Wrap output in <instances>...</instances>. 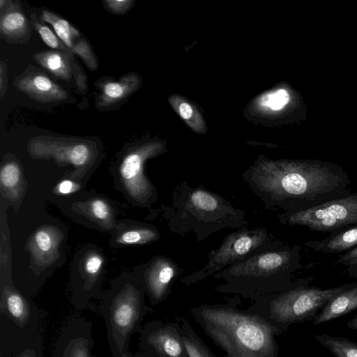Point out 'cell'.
Instances as JSON below:
<instances>
[{
    "label": "cell",
    "instance_id": "1",
    "mask_svg": "<svg viewBox=\"0 0 357 357\" xmlns=\"http://www.w3.org/2000/svg\"><path fill=\"white\" fill-rule=\"evenodd\" d=\"M267 209L295 212L351 192L347 172L334 164L260 159L243 174Z\"/></svg>",
    "mask_w": 357,
    "mask_h": 357
},
{
    "label": "cell",
    "instance_id": "2",
    "mask_svg": "<svg viewBox=\"0 0 357 357\" xmlns=\"http://www.w3.org/2000/svg\"><path fill=\"white\" fill-rule=\"evenodd\" d=\"M301 250L297 245L282 243L255 252L214 274L221 281L214 289L257 301L307 285L306 280L296 278L303 266Z\"/></svg>",
    "mask_w": 357,
    "mask_h": 357
},
{
    "label": "cell",
    "instance_id": "3",
    "mask_svg": "<svg viewBox=\"0 0 357 357\" xmlns=\"http://www.w3.org/2000/svg\"><path fill=\"white\" fill-rule=\"evenodd\" d=\"M190 313L226 357H278L282 333L259 314L226 305L201 304Z\"/></svg>",
    "mask_w": 357,
    "mask_h": 357
},
{
    "label": "cell",
    "instance_id": "4",
    "mask_svg": "<svg viewBox=\"0 0 357 357\" xmlns=\"http://www.w3.org/2000/svg\"><path fill=\"white\" fill-rule=\"evenodd\" d=\"M165 218L172 232L184 236L193 233L201 242L211 234L228 228L244 227L248 223L243 210L203 187H190L183 181L177 185Z\"/></svg>",
    "mask_w": 357,
    "mask_h": 357
},
{
    "label": "cell",
    "instance_id": "5",
    "mask_svg": "<svg viewBox=\"0 0 357 357\" xmlns=\"http://www.w3.org/2000/svg\"><path fill=\"white\" fill-rule=\"evenodd\" d=\"M144 291L139 282H116L100 302L107 339L113 357H134L129 350L132 335L140 333L142 321L153 309L145 303Z\"/></svg>",
    "mask_w": 357,
    "mask_h": 357
},
{
    "label": "cell",
    "instance_id": "6",
    "mask_svg": "<svg viewBox=\"0 0 357 357\" xmlns=\"http://www.w3.org/2000/svg\"><path fill=\"white\" fill-rule=\"evenodd\" d=\"M46 312L12 282L1 277L0 357H10L20 347L45 331Z\"/></svg>",
    "mask_w": 357,
    "mask_h": 357
},
{
    "label": "cell",
    "instance_id": "7",
    "mask_svg": "<svg viewBox=\"0 0 357 357\" xmlns=\"http://www.w3.org/2000/svg\"><path fill=\"white\" fill-rule=\"evenodd\" d=\"M353 283L328 289L299 286L255 301L248 311L260 315L283 333L291 324L313 320L331 298Z\"/></svg>",
    "mask_w": 357,
    "mask_h": 357
},
{
    "label": "cell",
    "instance_id": "8",
    "mask_svg": "<svg viewBox=\"0 0 357 357\" xmlns=\"http://www.w3.org/2000/svg\"><path fill=\"white\" fill-rule=\"evenodd\" d=\"M282 243V242L277 240L265 227H242L225 236L220 246L208 253V261L205 266L188 275L183 276L181 282L185 286L197 283L255 252Z\"/></svg>",
    "mask_w": 357,
    "mask_h": 357
},
{
    "label": "cell",
    "instance_id": "9",
    "mask_svg": "<svg viewBox=\"0 0 357 357\" xmlns=\"http://www.w3.org/2000/svg\"><path fill=\"white\" fill-rule=\"evenodd\" d=\"M280 223L333 234L357 225V191L304 210L280 213Z\"/></svg>",
    "mask_w": 357,
    "mask_h": 357
},
{
    "label": "cell",
    "instance_id": "10",
    "mask_svg": "<svg viewBox=\"0 0 357 357\" xmlns=\"http://www.w3.org/2000/svg\"><path fill=\"white\" fill-rule=\"evenodd\" d=\"M29 154L35 159H54L61 165H71L78 173L89 169L99 156L97 143L89 138L40 135L27 144Z\"/></svg>",
    "mask_w": 357,
    "mask_h": 357
},
{
    "label": "cell",
    "instance_id": "11",
    "mask_svg": "<svg viewBox=\"0 0 357 357\" xmlns=\"http://www.w3.org/2000/svg\"><path fill=\"white\" fill-rule=\"evenodd\" d=\"M162 145L146 142L130 145L119 166L120 180L131 198L141 204H149L156 199L155 188L144 173L146 160L161 153Z\"/></svg>",
    "mask_w": 357,
    "mask_h": 357
},
{
    "label": "cell",
    "instance_id": "12",
    "mask_svg": "<svg viewBox=\"0 0 357 357\" xmlns=\"http://www.w3.org/2000/svg\"><path fill=\"white\" fill-rule=\"evenodd\" d=\"M141 351L158 357H188L178 324L153 320L146 323L139 333Z\"/></svg>",
    "mask_w": 357,
    "mask_h": 357
},
{
    "label": "cell",
    "instance_id": "13",
    "mask_svg": "<svg viewBox=\"0 0 357 357\" xmlns=\"http://www.w3.org/2000/svg\"><path fill=\"white\" fill-rule=\"evenodd\" d=\"M13 86L30 99L41 103L73 102L70 94L40 67L29 65L15 77Z\"/></svg>",
    "mask_w": 357,
    "mask_h": 357
},
{
    "label": "cell",
    "instance_id": "14",
    "mask_svg": "<svg viewBox=\"0 0 357 357\" xmlns=\"http://www.w3.org/2000/svg\"><path fill=\"white\" fill-rule=\"evenodd\" d=\"M91 321L79 316L68 319L60 329L52 357H96Z\"/></svg>",
    "mask_w": 357,
    "mask_h": 357
},
{
    "label": "cell",
    "instance_id": "15",
    "mask_svg": "<svg viewBox=\"0 0 357 357\" xmlns=\"http://www.w3.org/2000/svg\"><path fill=\"white\" fill-rule=\"evenodd\" d=\"M142 84L141 76L130 72L119 77H103L95 82L98 93L95 98V108L100 112L119 109L136 93Z\"/></svg>",
    "mask_w": 357,
    "mask_h": 357
},
{
    "label": "cell",
    "instance_id": "16",
    "mask_svg": "<svg viewBox=\"0 0 357 357\" xmlns=\"http://www.w3.org/2000/svg\"><path fill=\"white\" fill-rule=\"evenodd\" d=\"M39 17L52 27L60 40L84 61L88 69L96 71L99 68L98 57L89 42L72 24L46 8L41 9Z\"/></svg>",
    "mask_w": 357,
    "mask_h": 357
},
{
    "label": "cell",
    "instance_id": "17",
    "mask_svg": "<svg viewBox=\"0 0 357 357\" xmlns=\"http://www.w3.org/2000/svg\"><path fill=\"white\" fill-rule=\"evenodd\" d=\"M35 62L46 72L64 82L74 81L78 92L88 91L86 76L71 52L43 50L33 54Z\"/></svg>",
    "mask_w": 357,
    "mask_h": 357
},
{
    "label": "cell",
    "instance_id": "18",
    "mask_svg": "<svg viewBox=\"0 0 357 357\" xmlns=\"http://www.w3.org/2000/svg\"><path fill=\"white\" fill-rule=\"evenodd\" d=\"M181 273L182 269L172 259L158 256L145 269L139 282L150 303L155 305L167 297L172 282Z\"/></svg>",
    "mask_w": 357,
    "mask_h": 357
},
{
    "label": "cell",
    "instance_id": "19",
    "mask_svg": "<svg viewBox=\"0 0 357 357\" xmlns=\"http://www.w3.org/2000/svg\"><path fill=\"white\" fill-rule=\"evenodd\" d=\"M32 24L18 1L0 0V36L14 45L26 43L32 33Z\"/></svg>",
    "mask_w": 357,
    "mask_h": 357
},
{
    "label": "cell",
    "instance_id": "20",
    "mask_svg": "<svg viewBox=\"0 0 357 357\" xmlns=\"http://www.w3.org/2000/svg\"><path fill=\"white\" fill-rule=\"evenodd\" d=\"M62 239L61 231L54 227L46 226L36 230L29 242L35 263L47 266L56 260L59 245Z\"/></svg>",
    "mask_w": 357,
    "mask_h": 357
},
{
    "label": "cell",
    "instance_id": "21",
    "mask_svg": "<svg viewBox=\"0 0 357 357\" xmlns=\"http://www.w3.org/2000/svg\"><path fill=\"white\" fill-rule=\"evenodd\" d=\"M357 309V283L331 298L312 320L317 326L343 316Z\"/></svg>",
    "mask_w": 357,
    "mask_h": 357
},
{
    "label": "cell",
    "instance_id": "22",
    "mask_svg": "<svg viewBox=\"0 0 357 357\" xmlns=\"http://www.w3.org/2000/svg\"><path fill=\"white\" fill-rule=\"evenodd\" d=\"M304 245L315 252L337 254L357 245V225L333 234L319 241H308Z\"/></svg>",
    "mask_w": 357,
    "mask_h": 357
},
{
    "label": "cell",
    "instance_id": "23",
    "mask_svg": "<svg viewBox=\"0 0 357 357\" xmlns=\"http://www.w3.org/2000/svg\"><path fill=\"white\" fill-rule=\"evenodd\" d=\"M20 164L16 159L4 160L1 166L0 182L1 190L15 200L22 195L23 181Z\"/></svg>",
    "mask_w": 357,
    "mask_h": 357
},
{
    "label": "cell",
    "instance_id": "24",
    "mask_svg": "<svg viewBox=\"0 0 357 357\" xmlns=\"http://www.w3.org/2000/svg\"><path fill=\"white\" fill-rule=\"evenodd\" d=\"M182 341L188 357H215L196 333L189 321L183 317H178Z\"/></svg>",
    "mask_w": 357,
    "mask_h": 357
},
{
    "label": "cell",
    "instance_id": "25",
    "mask_svg": "<svg viewBox=\"0 0 357 357\" xmlns=\"http://www.w3.org/2000/svg\"><path fill=\"white\" fill-rule=\"evenodd\" d=\"M315 339L335 357H357V343L347 338L327 334H315Z\"/></svg>",
    "mask_w": 357,
    "mask_h": 357
},
{
    "label": "cell",
    "instance_id": "26",
    "mask_svg": "<svg viewBox=\"0 0 357 357\" xmlns=\"http://www.w3.org/2000/svg\"><path fill=\"white\" fill-rule=\"evenodd\" d=\"M31 23L33 28L38 32L42 40L54 50L68 52L70 51L60 40L54 31L38 17L35 13H31Z\"/></svg>",
    "mask_w": 357,
    "mask_h": 357
},
{
    "label": "cell",
    "instance_id": "27",
    "mask_svg": "<svg viewBox=\"0 0 357 357\" xmlns=\"http://www.w3.org/2000/svg\"><path fill=\"white\" fill-rule=\"evenodd\" d=\"M158 230L150 227H141L123 233L117 241L123 245L144 244L151 243L160 238Z\"/></svg>",
    "mask_w": 357,
    "mask_h": 357
},
{
    "label": "cell",
    "instance_id": "28",
    "mask_svg": "<svg viewBox=\"0 0 357 357\" xmlns=\"http://www.w3.org/2000/svg\"><path fill=\"white\" fill-rule=\"evenodd\" d=\"M44 331L20 347L10 357H44Z\"/></svg>",
    "mask_w": 357,
    "mask_h": 357
},
{
    "label": "cell",
    "instance_id": "29",
    "mask_svg": "<svg viewBox=\"0 0 357 357\" xmlns=\"http://www.w3.org/2000/svg\"><path fill=\"white\" fill-rule=\"evenodd\" d=\"M87 208L89 215L97 221L109 224L112 220L111 208L103 199H93L87 204Z\"/></svg>",
    "mask_w": 357,
    "mask_h": 357
},
{
    "label": "cell",
    "instance_id": "30",
    "mask_svg": "<svg viewBox=\"0 0 357 357\" xmlns=\"http://www.w3.org/2000/svg\"><path fill=\"white\" fill-rule=\"evenodd\" d=\"M289 101V95L284 89H279L273 93L264 95L261 102L265 107L273 110H279L284 107Z\"/></svg>",
    "mask_w": 357,
    "mask_h": 357
},
{
    "label": "cell",
    "instance_id": "31",
    "mask_svg": "<svg viewBox=\"0 0 357 357\" xmlns=\"http://www.w3.org/2000/svg\"><path fill=\"white\" fill-rule=\"evenodd\" d=\"M335 264L345 266V272L349 277L357 278V246L338 255Z\"/></svg>",
    "mask_w": 357,
    "mask_h": 357
},
{
    "label": "cell",
    "instance_id": "32",
    "mask_svg": "<svg viewBox=\"0 0 357 357\" xmlns=\"http://www.w3.org/2000/svg\"><path fill=\"white\" fill-rule=\"evenodd\" d=\"M169 102L181 118L192 128V118L198 117V114L197 113L195 114L196 111L194 110L192 105L185 100H183L176 96L170 97Z\"/></svg>",
    "mask_w": 357,
    "mask_h": 357
},
{
    "label": "cell",
    "instance_id": "33",
    "mask_svg": "<svg viewBox=\"0 0 357 357\" xmlns=\"http://www.w3.org/2000/svg\"><path fill=\"white\" fill-rule=\"evenodd\" d=\"M135 0H102L103 8L108 13L123 15L130 12L134 6Z\"/></svg>",
    "mask_w": 357,
    "mask_h": 357
},
{
    "label": "cell",
    "instance_id": "34",
    "mask_svg": "<svg viewBox=\"0 0 357 357\" xmlns=\"http://www.w3.org/2000/svg\"><path fill=\"white\" fill-rule=\"evenodd\" d=\"M8 88L7 64L1 59L0 61V98L3 99Z\"/></svg>",
    "mask_w": 357,
    "mask_h": 357
},
{
    "label": "cell",
    "instance_id": "35",
    "mask_svg": "<svg viewBox=\"0 0 357 357\" xmlns=\"http://www.w3.org/2000/svg\"><path fill=\"white\" fill-rule=\"evenodd\" d=\"M79 187L76 183L70 180H63L57 185L56 190L60 194L67 195L75 192Z\"/></svg>",
    "mask_w": 357,
    "mask_h": 357
},
{
    "label": "cell",
    "instance_id": "36",
    "mask_svg": "<svg viewBox=\"0 0 357 357\" xmlns=\"http://www.w3.org/2000/svg\"><path fill=\"white\" fill-rule=\"evenodd\" d=\"M346 325L349 329L357 330V315L349 321Z\"/></svg>",
    "mask_w": 357,
    "mask_h": 357
},
{
    "label": "cell",
    "instance_id": "37",
    "mask_svg": "<svg viewBox=\"0 0 357 357\" xmlns=\"http://www.w3.org/2000/svg\"><path fill=\"white\" fill-rule=\"evenodd\" d=\"M134 357H158L157 356L140 351L134 355Z\"/></svg>",
    "mask_w": 357,
    "mask_h": 357
}]
</instances>
